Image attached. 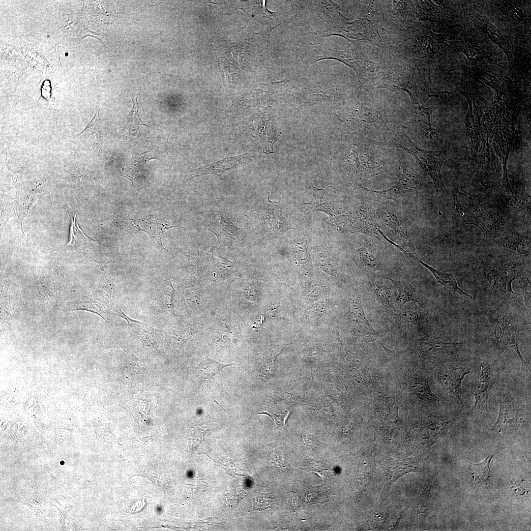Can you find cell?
I'll use <instances>...</instances> for the list:
<instances>
[{"instance_id": "21", "label": "cell", "mask_w": 531, "mask_h": 531, "mask_svg": "<svg viewBox=\"0 0 531 531\" xmlns=\"http://www.w3.org/2000/svg\"><path fill=\"white\" fill-rule=\"evenodd\" d=\"M78 135H89L95 140L98 146L102 145V120L99 116V112H96L90 122L86 127Z\"/></svg>"}, {"instance_id": "29", "label": "cell", "mask_w": 531, "mask_h": 531, "mask_svg": "<svg viewBox=\"0 0 531 531\" xmlns=\"http://www.w3.org/2000/svg\"><path fill=\"white\" fill-rule=\"evenodd\" d=\"M520 285L523 291L525 303L528 308H531V283L527 277L524 276L519 280Z\"/></svg>"}, {"instance_id": "5", "label": "cell", "mask_w": 531, "mask_h": 531, "mask_svg": "<svg viewBox=\"0 0 531 531\" xmlns=\"http://www.w3.org/2000/svg\"><path fill=\"white\" fill-rule=\"evenodd\" d=\"M489 320L500 351H503L507 347L514 349L523 363L526 366L518 347L517 327L513 320L508 316L504 315H500L495 318L490 317Z\"/></svg>"}, {"instance_id": "32", "label": "cell", "mask_w": 531, "mask_h": 531, "mask_svg": "<svg viewBox=\"0 0 531 531\" xmlns=\"http://www.w3.org/2000/svg\"><path fill=\"white\" fill-rule=\"evenodd\" d=\"M110 314H113L125 320L127 322L128 324L130 325L131 327L136 324L140 322L137 320H134L130 318L129 316H127L122 311L120 306L118 304H117L116 306L114 308H112L110 312Z\"/></svg>"}, {"instance_id": "20", "label": "cell", "mask_w": 531, "mask_h": 531, "mask_svg": "<svg viewBox=\"0 0 531 531\" xmlns=\"http://www.w3.org/2000/svg\"><path fill=\"white\" fill-rule=\"evenodd\" d=\"M395 325L402 330L415 327L419 321L418 314L412 310L394 314Z\"/></svg>"}, {"instance_id": "8", "label": "cell", "mask_w": 531, "mask_h": 531, "mask_svg": "<svg viewBox=\"0 0 531 531\" xmlns=\"http://www.w3.org/2000/svg\"><path fill=\"white\" fill-rule=\"evenodd\" d=\"M133 221L134 225L139 230L146 232L150 236L157 248L167 251L162 245V236L166 231L177 226L175 223L168 221L164 218L159 219L153 215H147L140 219H134Z\"/></svg>"}, {"instance_id": "15", "label": "cell", "mask_w": 531, "mask_h": 531, "mask_svg": "<svg viewBox=\"0 0 531 531\" xmlns=\"http://www.w3.org/2000/svg\"><path fill=\"white\" fill-rule=\"evenodd\" d=\"M461 343H455L444 340L432 338L419 342V348L425 354L450 353L456 350Z\"/></svg>"}, {"instance_id": "10", "label": "cell", "mask_w": 531, "mask_h": 531, "mask_svg": "<svg viewBox=\"0 0 531 531\" xmlns=\"http://www.w3.org/2000/svg\"><path fill=\"white\" fill-rule=\"evenodd\" d=\"M496 242L508 250L529 256L531 253V239L528 236L514 231L498 233Z\"/></svg>"}, {"instance_id": "30", "label": "cell", "mask_w": 531, "mask_h": 531, "mask_svg": "<svg viewBox=\"0 0 531 531\" xmlns=\"http://www.w3.org/2000/svg\"><path fill=\"white\" fill-rule=\"evenodd\" d=\"M491 370L490 366H485L482 368L478 378L480 383L478 389L488 388L489 387Z\"/></svg>"}, {"instance_id": "9", "label": "cell", "mask_w": 531, "mask_h": 531, "mask_svg": "<svg viewBox=\"0 0 531 531\" xmlns=\"http://www.w3.org/2000/svg\"><path fill=\"white\" fill-rule=\"evenodd\" d=\"M468 214V223L476 226L485 234H498L500 217L491 208L487 206L475 207Z\"/></svg>"}, {"instance_id": "2", "label": "cell", "mask_w": 531, "mask_h": 531, "mask_svg": "<svg viewBox=\"0 0 531 531\" xmlns=\"http://www.w3.org/2000/svg\"><path fill=\"white\" fill-rule=\"evenodd\" d=\"M69 241L66 248L77 249L97 262L103 269L108 261L104 256L101 248V242L84 234L76 221V214L71 218Z\"/></svg>"}, {"instance_id": "23", "label": "cell", "mask_w": 531, "mask_h": 531, "mask_svg": "<svg viewBox=\"0 0 531 531\" xmlns=\"http://www.w3.org/2000/svg\"><path fill=\"white\" fill-rule=\"evenodd\" d=\"M195 332V328L192 323L174 326L171 329L173 337L177 339L180 344L186 343Z\"/></svg>"}, {"instance_id": "24", "label": "cell", "mask_w": 531, "mask_h": 531, "mask_svg": "<svg viewBox=\"0 0 531 531\" xmlns=\"http://www.w3.org/2000/svg\"><path fill=\"white\" fill-rule=\"evenodd\" d=\"M175 290L171 283L170 286L160 287L158 290V297L160 304L169 311H172L174 307Z\"/></svg>"}, {"instance_id": "6", "label": "cell", "mask_w": 531, "mask_h": 531, "mask_svg": "<svg viewBox=\"0 0 531 531\" xmlns=\"http://www.w3.org/2000/svg\"><path fill=\"white\" fill-rule=\"evenodd\" d=\"M485 274L490 285L497 291L510 297L514 294L511 284L517 276L514 266L506 264L493 265L485 269Z\"/></svg>"}, {"instance_id": "31", "label": "cell", "mask_w": 531, "mask_h": 531, "mask_svg": "<svg viewBox=\"0 0 531 531\" xmlns=\"http://www.w3.org/2000/svg\"><path fill=\"white\" fill-rule=\"evenodd\" d=\"M130 97L131 98L133 103V107L130 113L127 115L128 120H129V121H131V122L135 123L137 125H143L148 126L141 120L140 118L138 112L139 105L137 102L138 96L136 97L135 102H134V100L131 96Z\"/></svg>"}, {"instance_id": "11", "label": "cell", "mask_w": 531, "mask_h": 531, "mask_svg": "<svg viewBox=\"0 0 531 531\" xmlns=\"http://www.w3.org/2000/svg\"><path fill=\"white\" fill-rule=\"evenodd\" d=\"M471 373V368L453 367L445 370L440 376V381L442 386L459 403H462L460 395L462 380L466 375Z\"/></svg>"}, {"instance_id": "7", "label": "cell", "mask_w": 531, "mask_h": 531, "mask_svg": "<svg viewBox=\"0 0 531 531\" xmlns=\"http://www.w3.org/2000/svg\"><path fill=\"white\" fill-rule=\"evenodd\" d=\"M218 218L219 223L210 230L216 236L220 246L232 247L242 243L244 239L243 230L234 224L224 210L220 212Z\"/></svg>"}, {"instance_id": "14", "label": "cell", "mask_w": 531, "mask_h": 531, "mask_svg": "<svg viewBox=\"0 0 531 531\" xmlns=\"http://www.w3.org/2000/svg\"><path fill=\"white\" fill-rule=\"evenodd\" d=\"M389 279L398 290V294L395 301L398 307L410 301L415 302L420 306L423 305V301L420 294L410 284L396 278Z\"/></svg>"}, {"instance_id": "18", "label": "cell", "mask_w": 531, "mask_h": 531, "mask_svg": "<svg viewBox=\"0 0 531 531\" xmlns=\"http://www.w3.org/2000/svg\"><path fill=\"white\" fill-rule=\"evenodd\" d=\"M313 197L312 200L307 204L312 206L315 210H319L332 215L335 213V206L333 205L329 195L323 189H318L311 184L310 186Z\"/></svg>"}, {"instance_id": "19", "label": "cell", "mask_w": 531, "mask_h": 531, "mask_svg": "<svg viewBox=\"0 0 531 531\" xmlns=\"http://www.w3.org/2000/svg\"><path fill=\"white\" fill-rule=\"evenodd\" d=\"M493 457V456H489L480 463H470V472L474 481L479 485H484L488 488L490 487L491 478L489 465Z\"/></svg>"}, {"instance_id": "12", "label": "cell", "mask_w": 531, "mask_h": 531, "mask_svg": "<svg viewBox=\"0 0 531 531\" xmlns=\"http://www.w3.org/2000/svg\"><path fill=\"white\" fill-rule=\"evenodd\" d=\"M518 418V410L514 399L509 395L504 396L500 403L499 416L493 427L500 430L514 427Z\"/></svg>"}, {"instance_id": "17", "label": "cell", "mask_w": 531, "mask_h": 531, "mask_svg": "<svg viewBox=\"0 0 531 531\" xmlns=\"http://www.w3.org/2000/svg\"><path fill=\"white\" fill-rule=\"evenodd\" d=\"M234 364V363H221L205 354L197 367L196 370L199 378L203 380H208L212 379L224 368Z\"/></svg>"}, {"instance_id": "4", "label": "cell", "mask_w": 531, "mask_h": 531, "mask_svg": "<svg viewBox=\"0 0 531 531\" xmlns=\"http://www.w3.org/2000/svg\"><path fill=\"white\" fill-rule=\"evenodd\" d=\"M255 157L254 152H249L239 155L227 157L203 167L189 170L185 173L183 181L186 182L194 177L205 175L221 176L225 173L249 164L253 161Z\"/></svg>"}, {"instance_id": "26", "label": "cell", "mask_w": 531, "mask_h": 531, "mask_svg": "<svg viewBox=\"0 0 531 531\" xmlns=\"http://www.w3.org/2000/svg\"><path fill=\"white\" fill-rule=\"evenodd\" d=\"M488 388L478 389L475 393H472L475 397V404L472 411L477 410L481 412L488 413Z\"/></svg>"}, {"instance_id": "16", "label": "cell", "mask_w": 531, "mask_h": 531, "mask_svg": "<svg viewBox=\"0 0 531 531\" xmlns=\"http://www.w3.org/2000/svg\"><path fill=\"white\" fill-rule=\"evenodd\" d=\"M455 213L457 216L469 214L476 207V202L473 196L460 192L457 185L453 182L452 186Z\"/></svg>"}, {"instance_id": "22", "label": "cell", "mask_w": 531, "mask_h": 531, "mask_svg": "<svg viewBox=\"0 0 531 531\" xmlns=\"http://www.w3.org/2000/svg\"><path fill=\"white\" fill-rule=\"evenodd\" d=\"M510 204L514 209L531 214V197L524 190H519L511 197Z\"/></svg>"}, {"instance_id": "25", "label": "cell", "mask_w": 531, "mask_h": 531, "mask_svg": "<svg viewBox=\"0 0 531 531\" xmlns=\"http://www.w3.org/2000/svg\"><path fill=\"white\" fill-rule=\"evenodd\" d=\"M373 290L384 305L393 308L394 295L389 287L382 283H378L374 286Z\"/></svg>"}, {"instance_id": "13", "label": "cell", "mask_w": 531, "mask_h": 531, "mask_svg": "<svg viewBox=\"0 0 531 531\" xmlns=\"http://www.w3.org/2000/svg\"><path fill=\"white\" fill-rule=\"evenodd\" d=\"M404 251V252H403L404 253H405V254L409 255L411 258L419 262L428 269L433 274L437 282L445 286L454 293H457L461 296L465 295L472 298L471 295L467 294L459 288L457 285V283L452 273L439 271L421 261L416 255L413 254L406 250Z\"/></svg>"}, {"instance_id": "28", "label": "cell", "mask_w": 531, "mask_h": 531, "mask_svg": "<svg viewBox=\"0 0 531 531\" xmlns=\"http://www.w3.org/2000/svg\"><path fill=\"white\" fill-rule=\"evenodd\" d=\"M258 413L269 416L274 421L277 426L285 428L286 420L290 412L279 414L272 410H266Z\"/></svg>"}, {"instance_id": "1", "label": "cell", "mask_w": 531, "mask_h": 531, "mask_svg": "<svg viewBox=\"0 0 531 531\" xmlns=\"http://www.w3.org/2000/svg\"><path fill=\"white\" fill-rule=\"evenodd\" d=\"M408 142L397 141L400 147L410 152L433 180L437 191L444 187L441 171L445 156L442 153L426 151L416 147L407 136Z\"/></svg>"}, {"instance_id": "27", "label": "cell", "mask_w": 531, "mask_h": 531, "mask_svg": "<svg viewBox=\"0 0 531 531\" xmlns=\"http://www.w3.org/2000/svg\"><path fill=\"white\" fill-rule=\"evenodd\" d=\"M413 468L410 466L401 462L395 463L390 469L391 475L388 480L389 485L394 482L397 478L403 475L413 471Z\"/></svg>"}, {"instance_id": "33", "label": "cell", "mask_w": 531, "mask_h": 531, "mask_svg": "<svg viewBox=\"0 0 531 531\" xmlns=\"http://www.w3.org/2000/svg\"><path fill=\"white\" fill-rule=\"evenodd\" d=\"M155 155L156 154L152 148L148 149L142 155H140V162L142 166L144 167L151 159L157 158Z\"/></svg>"}, {"instance_id": "3", "label": "cell", "mask_w": 531, "mask_h": 531, "mask_svg": "<svg viewBox=\"0 0 531 531\" xmlns=\"http://www.w3.org/2000/svg\"><path fill=\"white\" fill-rule=\"evenodd\" d=\"M112 287H103L93 293L85 296L80 300L73 302L67 306L68 310H84L95 313L110 323L108 317L112 309L111 300Z\"/></svg>"}]
</instances>
